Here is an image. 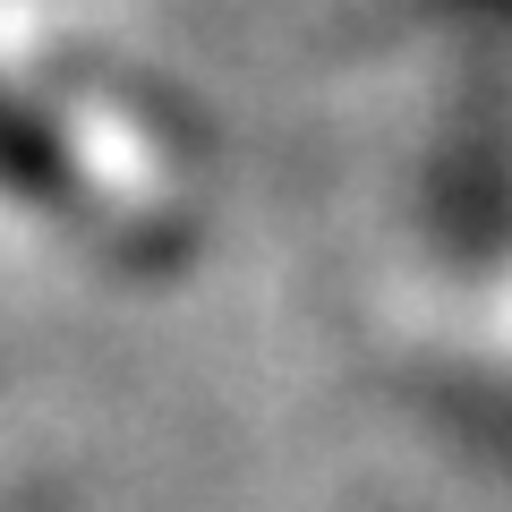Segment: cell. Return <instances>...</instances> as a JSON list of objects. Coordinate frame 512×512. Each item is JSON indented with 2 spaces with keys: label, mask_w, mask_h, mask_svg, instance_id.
Instances as JSON below:
<instances>
[{
  "label": "cell",
  "mask_w": 512,
  "mask_h": 512,
  "mask_svg": "<svg viewBox=\"0 0 512 512\" xmlns=\"http://www.w3.org/2000/svg\"><path fill=\"white\" fill-rule=\"evenodd\" d=\"M0 171H9V180H26V188H52V146H43L18 111H0Z\"/></svg>",
  "instance_id": "1"
}]
</instances>
